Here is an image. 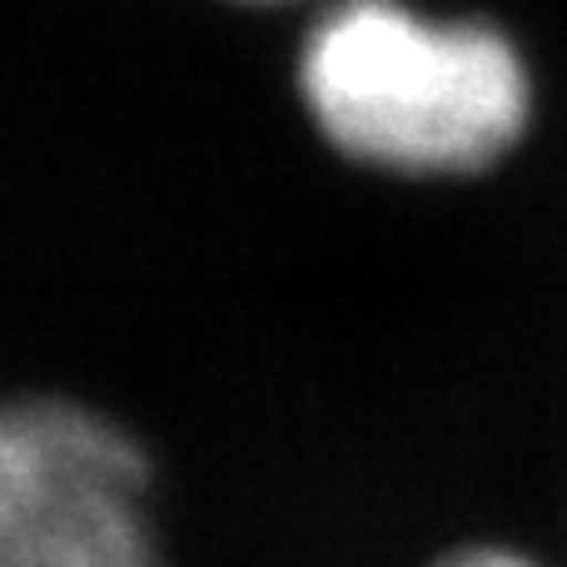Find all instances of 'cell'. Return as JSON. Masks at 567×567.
I'll list each match as a JSON object with an SVG mask.
<instances>
[{
	"mask_svg": "<svg viewBox=\"0 0 567 567\" xmlns=\"http://www.w3.org/2000/svg\"><path fill=\"white\" fill-rule=\"evenodd\" d=\"M299 100L339 155L393 175H463L528 125V70L483 20L409 0H333L299 45Z\"/></svg>",
	"mask_w": 567,
	"mask_h": 567,
	"instance_id": "1",
	"label": "cell"
},
{
	"mask_svg": "<svg viewBox=\"0 0 567 567\" xmlns=\"http://www.w3.org/2000/svg\"><path fill=\"white\" fill-rule=\"evenodd\" d=\"M0 567H165L150 458L95 403L0 393Z\"/></svg>",
	"mask_w": 567,
	"mask_h": 567,
	"instance_id": "2",
	"label": "cell"
},
{
	"mask_svg": "<svg viewBox=\"0 0 567 567\" xmlns=\"http://www.w3.org/2000/svg\"><path fill=\"white\" fill-rule=\"evenodd\" d=\"M439 567H538V563L513 558V553H498V548H478V553H458V558H449Z\"/></svg>",
	"mask_w": 567,
	"mask_h": 567,
	"instance_id": "3",
	"label": "cell"
},
{
	"mask_svg": "<svg viewBox=\"0 0 567 567\" xmlns=\"http://www.w3.org/2000/svg\"><path fill=\"white\" fill-rule=\"evenodd\" d=\"M249 6H279V0H249Z\"/></svg>",
	"mask_w": 567,
	"mask_h": 567,
	"instance_id": "4",
	"label": "cell"
}]
</instances>
